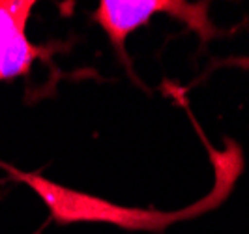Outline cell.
Returning <instances> with one entry per match:
<instances>
[{"label":"cell","instance_id":"3957f363","mask_svg":"<svg viewBox=\"0 0 249 234\" xmlns=\"http://www.w3.org/2000/svg\"><path fill=\"white\" fill-rule=\"evenodd\" d=\"M47 53H51L47 47L34 45L26 32L0 36V83L28 75L32 64Z\"/></svg>","mask_w":249,"mask_h":234},{"label":"cell","instance_id":"6da1fadb","mask_svg":"<svg viewBox=\"0 0 249 234\" xmlns=\"http://www.w3.org/2000/svg\"><path fill=\"white\" fill-rule=\"evenodd\" d=\"M204 144L210 152V161L213 165V187L206 197L195 200L182 210L161 212V210L135 208L122 206L111 200L94 197L77 189H70L60 184H54L47 178L34 173H17L10 169L19 180H23L49 208L51 217L58 225L71 223H109L125 231H148L163 233L167 227L187 219L204 216L210 210L219 208L229 195L232 193L238 178L244 173V152L238 143L227 141L225 150H213L208 141L202 137Z\"/></svg>","mask_w":249,"mask_h":234},{"label":"cell","instance_id":"277c9868","mask_svg":"<svg viewBox=\"0 0 249 234\" xmlns=\"http://www.w3.org/2000/svg\"><path fill=\"white\" fill-rule=\"evenodd\" d=\"M238 64H242V66H246V68H249V58H246V60H236Z\"/></svg>","mask_w":249,"mask_h":234},{"label":"cell","instance_id":"7a4b0ae2","mask_svg":"<svg viewBox=\"0 0 249 234\" xmlns=\"http://www.w3.org/2000/svg\"><path fill=\"white\" fill-rule=\"evenodd\" d=\"M208 2H184V0H101L92 13L94 23L103 28L120 60L129 68L125 41L137 28L148 25L154 15H171L195 32L202 43L219 34L208 15Z\"/></svg>","mask_w":249,"mask_h":234}]
</instances>
